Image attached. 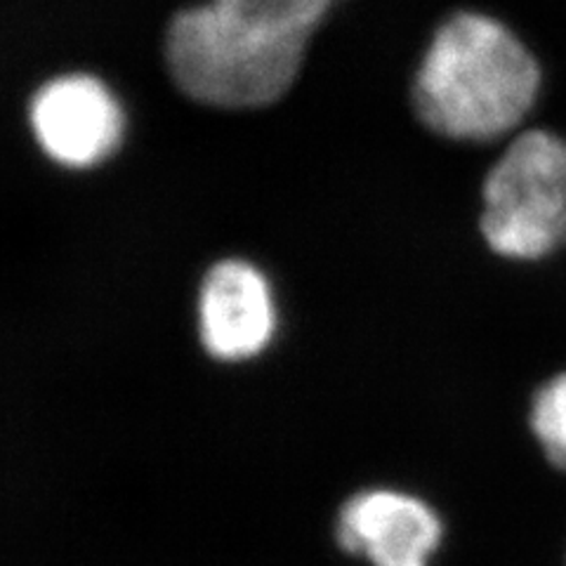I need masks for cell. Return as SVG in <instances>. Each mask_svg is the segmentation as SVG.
Returning <instances> with one entry per match:
<instances>
[{"label":"cell","instance_id":"6","mask_svg":"<svg viewBox=\"0 0 566 566\" xmlns=\"http://www.w3.org/2000/svg\"><path fill=\"white\" fill-rule=\"evenodd\" d=\"M441 524L422 501L399 491H364L345 503L338 541L374 566H424Z\"/></svg>","mask_w":566,"mask_h":566},{"label":"cell","instance_id":"3","mask_svg":"<svg viewBox=\"0 0 566 566\" xmlns=\"http://www.w3.org/2000/svg\"><path fill=\"white\" fill-rule=\"evenodd\" d=\"M480 229L493 253L536 262L566 245V139L526 130L512 139L482 187Z\"/></svg>","mask_w":566,"mask_h":566},{"label":"cell","instance_id":"2","mask_svg":"<svg viewBox=\"0 0 566 566\" xmlns=\"http://www.w3.org/2000/svg\"><path fill=\"white\" fill-rule=\"evenodd\" d=\"M161 57L172 85L210 109H264L286 97L310 57V48L258 41L222 22L206 0L170 14Z\"/></svg>","mask_w":566,"mask_h":566},{"label":"cell","instance_id":"4","mask_svg":"<svg viewBox=\"0 0 566 566\" xmlns=\"http://www.w3.org/2000/svg\"><path fill=\"white\" fill-rule=\"evenodd\" d=\"M29 123L43 154L64 168H93L123 137V109L99 76L66 71L39 85Z\"/></svg>","mask_w":566,"mask_h":566},{"label":"cell","instance_id":"1","mask_svg":"<svg viewBox=\"0 0 566 566\" xmlns=\"http://www.w3.org/2000/svg\"><path fill=\"white\" fill-rule=\"evenodd\" d=\"M541 64L503 20L455 10L418 57L411 102L434 135L491 142L515 130L541 93Z\"/></svg>","mask_w":566,"mask_h":566},{"label":"cell","instance_id":"5","mask_svg":"<svg viewBox=\"0 0 566 566\" xmlns=\"http://www.w3.org/2000/svg\"><path fill=\"white\" fill-rule=\"evenodd\" d=\"M276 312L270 283L251 262L222 260L203 276L199 335L212 359H251L270 345Z\"/></svg>","mask_w":566,"mask_h":566},{"label":"cell","instance_id":"7","mask_svg":"<svg viewBox=\"0 0 566 566\" xmlns=\"http://www.w3.org/2000/svg\"><path fill=\"white\" fill-rule=\"evenodd\" d=\"M528 424L545 458L555 468L566 470V370L534 395Z\"/></svg>","mask_w":566,"mask_h":566}]
</instances>
